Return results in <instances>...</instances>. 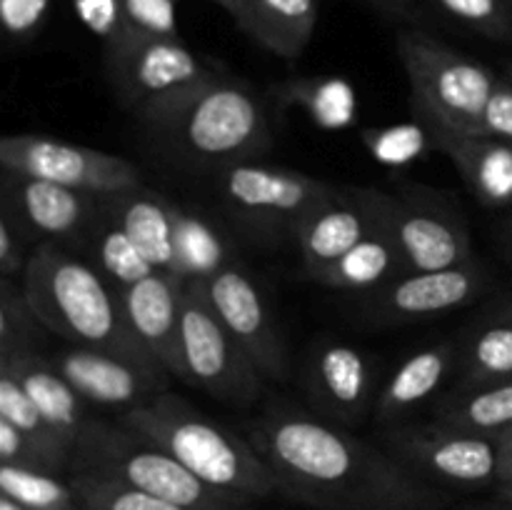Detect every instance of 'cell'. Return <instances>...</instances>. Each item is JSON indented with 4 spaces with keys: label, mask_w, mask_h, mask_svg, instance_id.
I'll return each instance as SVG.
<instances>
[{
    "label": "cell",
    "mask_w": 512,
    "mask_h": 510,
    "mask_svg": "<svg viewBox=\"0 0 512 510\" xmlns=\"http://www.w3.org/2000/svg\"><path fill=\"white\" fill-rule=\"evenodd\" d=\"M280 493L313 510H443L448 495L333 420L268 410L248 430Z\"/></svg>",
    "instance_id": "cell-1"
},
{
    "label": "cell",
    "mask_w": 512,
    "mask_h": 510,
    "mask_svg": "<svg viewBox=\"0 0 512 510\" xmlns=\"http://www.w3.org/2000/svg\"><path fill=\"white\" fill-rule=\"evenodd\" d=\"M140 120L180 158L215 170L258 160L273 145L270 115L258 90L220 73Z\"/></svg>",
    "instance_id": "cell-2"
},
{
    "label": "cell",
    "mask_w": 512,
    "mask_h": 510,
    "mask_svg": "<svg viewBox=\"0 0 512 510\" xmlns=\"http://www.w3.org/2000/svg\"><path fill=\"white\" fill-rule=\"evenodd\" d=\"M20 288L50 333L73 345L153 358L130 330L120 290L83 255L60 243H43L30 253Z\"/></svg>",
    "instance_id": "cell-3"
},
{
    "label": "cell",
    "mask_w": 512,
    "mask_h": 510,
    "mask_svg": "<svg viewBox=\"0 0 512 510\" xmlns=\"http://www.w3.org/2000/svg\"><path fill=\"white\" fill-rule=\"evenodd\" d=\"M120 423L163 448L213 488L245 500L278 493L273 470L248 438L210 420L170 390L123 413Z\"/></svg>",
    "instance_id": "cell-4"
},
{
    "label": "cell",
    "mask_w": 512,
    "mask_h": 510,
    "mask_svg": "<svg viewBox=\"0 0 512 510\" xmlns=\"http://www.w3.org/2000/svg\"><path fill=\"white\" fill-rule=\"evenodd\" d=\"M70 475L118 480L183 510H248V500L203 483L173 455L123 423L90 420L73 448Z\"/></svg>",
    "instance_id": "cell-5"
},
{
    "label": "cell",
    "mask_w": 512,
    "mask_h": 510,
    "mask_svg": "<svg viewBox=\"0 0 512 510\" xmlns=\"http://www.w3.org/2000/svg\"><path fill=\"white\" fill-rule=\"evenodd\" d=\"M398 58L415 113L430 125V133H480L485 105L500 80L488 65L423 30L398 35Z\"/></svg>",
    "instance_id": "cell-6"
},
{
    "label": "cell",
    "mask_w": 512,
    "mask_h": 510,
    "mask_svg": "<svg viewBox=\"0 0 512 510\" xmlns=\"http://www.w3.org/2000/svg\"><path fill=\"white\" fill-rule=\"evenodd\" d=\"M180 363V380L225 403L248 405L263 390L265 378L218 318L200 280H185Z\"/></svg>",
    "instance_id": "cell-7"
},
{
    "label": "cell",
    "mask_w": 512,
    "mask_h": 510,
    "mask_svg": "<svg viewBox=\"0 0 512 510\" xmlns=\"http://www.w3.org/2000/svg\"><path fill=\"white\" fill-rule=\"evenodd\" d=\"M105 65L118 100L138 118L218 73L183 38L135 33L105 48Z\"/></svg>",
    "instance_id": "cell-8"
},
{
    "label": "cell",
    "mask_w": 512,
    "mask_h": 510,
    "mask_svg": "<svg viewBox=\"0 0 512 510\" xmlns=\"http://www.w3.org/2000/svg\"><path fill=\"white\" fill-rule=\"evenodd\" d=\"M333 185L293 168L243 160L218 170V195L225 208L258 233L288 230L305 218L313 205L333 193Z\"/></svg>",
    "instance_id": "cell-9"
},
{
    "label": "cell",
    "mask_w": 512,
    "mask_h": 510,
    "mask_svg": "<svg viewBox=\"0 0 512 510\" xmlns=\"http://www.w3.org/2000/svg\"><path fill=\"white\" fill-rule=\"evenodd\" d=\"M385 445L393 458L435 488L445 485L483 490L498 485L500 438L468 433L433 420L430 425L393 428Z\"/></svg>",
    "instance_id": "cell-10"
},
{
    "label": "cell",
    "mask_w": 512,
    "mask_h": 510,
    "mask_svg": "<svg viewBox=\"0 0 512 510\" xmlns=\"http://www.w3.org/2000/svg\"><path fill=\"white\" fill-rule=\"evenodd\" d=\"M0 168L5 173L50 180L98 198L143 183L140 170L123 155L35 133L5 135L0 140Z\"/></svg>",
    "instance_id": "cell-11"
},
{
    "label": "cell",
    "mask_w": 512,
    "mask_h": 510,
    "mask_svg": "<svg viewBox=\"0 0 512 510\" xmlns=\"http://www.w3.org/2000/svg\"><path fill=\"white\" fill-rule=\"evenodd\" d=\"M415 188L405 198L383 193V218L408 270H443L465 265L473 258V243L458 210L435 193Z\"/></svg>",
    "instance_id": "cell-12"
},
{
    "label": "cell",
    "mask_w": 512,
    "mask_h": 510,
    "mask_svg": "<svg viewBox=\"0 0 512 510\" xmlns=\"http://www.w3.org/2000/svg\"><path fill=\"white\" fill-rule=\"evenodd\" d=\"M48 358L85 403L123 408L125 413L165 393L173 378L155 358H138L108 348L73 345Z\"/></svg>",
    "instance_id": "cell-13"
},
{
    "label": "cell",
    "mask_w": 512,
    "mask_h": 510,
    "mask_svg": "<svg viewBox=\"0 0 512 510\" xmlns=\"http://www.w3.org/2000/svg\"><path fill=\"white\" fill-rule=\"evenodd\" d=\"M210 305L268 380L288 378L290 355L253 275L235 260L203 283Z\"/></svg>",
    "instance_id": "cell-14"
},
{
    "label": "cell",
    "mask_w": 512,
    "mask_h": 510,
    "mask_svg": "<svg viewBox=\"0 0 512 510\" xmlns=\"http://www.w3.org/2000/svg\"><path fill=\"white\" fill-rule=\"evenodd\" d=\"M3 205L18 218L25 233L40 235L45 243L80 240L85 245L103 213V198L98 195L5 170Z\"/></svg>",
    "instance_id": "cell-15"
},
{
    "label": "cell",
    "mask_w": 512,
    "mask_h": 510,
    "mask_svg": "<svg viewBox=\"0 0 512 510\" xmlns=\"http://www.w3.org/2000/svg\"><path fill=\"white\" fill-rule=\"evenodd\" d=\"M375 220V188L333 190L313 205L293 230L308 278L320 275L353 250L373 230Z\"/></svg>",
    "instance_id": "cell-16"
},
{
    "label": "cell",
    "mask_w": 512,
    "mask_h": 510,
    "mask_svg": "<svg viewBox=\"0 0 512 510\" xmlns=\"http://www.w3.org/2000/svg\"><path fill=\"white\" fill-rule=\"evenodd\" d=\"M488 275L478 260L443 270H405L385 288L370 293L383 320H420L465 308L483 293Z\"/></svg>",
    "instance_id": "cell-17"
},
{
    "label": "cell",
    "mask_w": 512,
    "mask_h": 510,
    "mask_svg": "<svg viewBox=\"0 0 512 510\" xmlns=\"http://www.w3.org/2000/svg\"><path fill=\"white\" fill-rule=\"evenodd\" d=\"M305 390L328 420L360 423L373 403V365L355 345L323 340L308 358Z\"/></svg>",
    "instance_id": "cell-18"
},
{
    "label": "cell",
    "mask_w": 512,
    "mask_h": 510,
    "mask_svg": "<svg viewBox=\"0 0 512 510\" xmlns=\"http://www.w3.org/2000/svg\"><path fill=\"white\" fill-rule=\"evenodd\" d=\"M185 280L153 270L130 288L120 290L125 318L135 338L173 378H183L180 363V325H183Z\"/></svg>",
    "instance_id": "cell-19"
},
{
    "label": "cell",
    "mask_w": 512,
    "mask_h": 510,
    "mask_svg": "<svg viewBox=\"0 0 512 510\" xmlns=\"http://www.w3.org/2000/svg\"><path fill=\"white\" fill-rule=\"evenodd\" d=\"M103 208L128 233L155 270L178 275V203L140 183L135 188L105 195Z\"/></svg>",
    "instance_id": "cell-20"
},
{
    "label": "cell",
    "mask_w": 512,
    "mask_h": 510,
    "mask_svg": "<svg viewBox=\"0 0 512 510\" xmlns=\"http://www.w3.org/2000/svg\"><path fill=\"white\" fill-rule=\"evenodd\" d=\"M0 370L18 380L20 388L38 405V410L53 425L55 433L70 448H75V443L93 418L85 408L88 403L80 398V393L68 383V378L55 368L53 360L43 358L35 350H23V353L0 355Z\"/></svg>",
    "instance_id": "cell-21"
},
{
    "label": "cell",
    "mask_w": 512,
    "mask_h": 510,
    "mask_svg": "<svg viewBox=\"0 0 512 510\" xmlns=\"http://www.w3.org/2000/svg\"><path fill=\"white\" fill-rule=\"evenodd\" d=\"M435 145L453 160L470 193L488 208L512 205V145L483 133L435 130Z\"/></svg>",
    "instance_id": "cell-22"
},
{
    "label": "cell",
    "mask_w": 512,
    "mask_h": 510,
    "mask_svg": "<svg viewBox=\"0 0 512 510\" xmlns=\"http://www.w3.org/2000/svg\"><path fill=\"white\" fill-rule=\"evenodd\" d=\"M380 195H383V190H375L378 220H375L373 230L353 250H348L343 258L335 260L330 268L315 275L313 280H318L320 285H328V288L348 290V293H375L408 270L383 218Z\"/></svg>",
    "instance_id": "cell-23"
},
{
    "label": "cell",
    "mask_w": 512,
    "mask_h": 510,
    "mask_svg": "<svg viewBox=\"0 0 512 510\" xmlns=\"http://www.w3.org/2000/svg\"><path fill=\"white\" fill-rule=\"evenodd\" d=\"M455 355H458V350L450 340L415 350L410 358H405L395 368V373L390 375L388 383L375 398V418L388 425L408 418L418 405H423L425 400L438 393L440 385L450 375Z\"/></svg>",
    "instance_id": "cell-24"
},
{
    "label": "cell",
    "mask_w": 512,
    "mask_h": 510,
    "mask_svg": "<svg viewBox=\"0 0 512 510\" xmlns=\"http://www.w3.org/2000/svg\"><path fill=\"white\" fill-rule=\"evenodd\" d=\"M235 25L283 60H298L318 25V0H245Z\"/></svg>",
    "instance_id": "cell-25"
},
{
    "label": "cell",
    "mask_w": 512,
    "mask_h": 510,
    "mask_svg": "<svg viewBox=\"0 0 512 510\" xmlns=\"http://www.w3.org/2000/svg\"><path fill=\"white\" fill-rule=\"evenodd\" d=\"M435 420L468 433L503 438L512 428V380L450 393L438 405Z\"/></svg>",
    "instance_id": "cell-26"
},
{
    "label": "cell",
    "mask_w": 512,
    "mask_h": 510,
    "mask_svg": "<svg viewBox=\"0 0 512 510\" xmlns=\"http://www.w3.org/2000/svg\"><path fill=\"white\" fill-rule=\"evenodd\" d=\"M178 278L205 283L223 268L235 263L228 238L205 215L178 205Z\"/></svg>",
    "instance_id": "cell-27"
},
{
    "label": "cell",
    "mask_w": 512,
    "mask_h": 510,
    "mask_svg": "<svg viewBox=\"0 0 512 510\" xmlns=\"http://www.w3.org/2000/svg\"><path fill=\"white\" fill-rule=\"evenodd\" d=\"M85 248H88L90 263L115 290L130 288L155 270L140 253L138 245L128 238V233L105 213V208L95 228L90 230Z\"/></svg>",
    "instance_id": "cell-28"
},
{
    "label": "cell",
    "mask_w": 512,
    "mask_h": 510,
    "mask_svg": "<svg viewBox=\"0 0 512 510\" xmlns=\"http://www.w3.org/2000/svg\"><path fill=\"white\" fill-rule=\"evenodd\" d=\"M512 380V313L488 320L470 335L463 350L460 388Z\"/></svg>",
    "instance_id": "cell-29"
},
{
    "label": "cell",
    "mask_w": 512,
    "mask_h": 510,
    "mask_svg": "<svg viewBox=\"0 0 512 510\" xmlns=\"http://www.w3.org/2000/svg\"><path fill=\"white\" fill-rule=\"evenodd\" d=\"M0 495H8L25 510H80L70 480L48 470L0 463Z\"/></svg>",
    "instance_id": "cell-30"
},
{
    "label": "cell",
    "mask_w": 512,
    "mask_h": 510,
    "mask_svg": "<svg viewBox=\"0 0 512 510\" xmlns=\"http://www.w3.org/2000/svg\"><path fill=\"white\" fill-rule=\"evenodd\" d=\"M0 418H5L15 428L23 430L40 448L48 450L65 470H70L73 448L55 433L53 425L38 410V405L28 398V393L20 388L18 380L10 373H5V370H0Z\"/></svg>",
    "instance_id": "cell-31"
},
{
    "label": "cell",
    "mask_w": 512,
    "mask_h": 510,
    "mask_svg": "<svg viewBox=\"0 0 512 510\" xmlns=\"http://www.w3.org/2000/svg\"><path fill=\"white\" fill-rule=\"evenodd\" d=\"M80 510H183L133 485L98 475H70Z\"/></svg>",
    "instance_id": "cell-32"
},
{
    "label": "cell",
    "mask_w": 512,
    "mask_h": 510,
    "mask_svg": "<svg viewBox=\"0 0 512 510\" xmlns=\"http://www.w3.org/2000/svg\"><path fill=\"white\" fill-rule=\"evenodd\" d=\"M288 98L303 105L315 123L325 128H340L353 120L355 98L353 90L343 80H303L293 83L288 90Z\"/></svg>",
    "instance_id": "cell-33"
},
{
    "label": "cell",
    "mask_w": 512,
    "mask_h": 510,
    "mask_svg": "<svg viewBox=\"0 0 512 510\" xmlns=\"http://www.w3.org/2000/svg\"><path fill=\"white\" fill-rule=\"evenodd\" d=\"M40 328H45L30 308L23 288L13 280H0V355L33 350Z\"/></svg>",
    "instance_id": "cell-34"
},
{
    "label": "cell",
    "mask_w": 512,
    "mask_h": 510,
    "mask_svg": "<svg viewBox=\"0 0 512 510\" xmlns=\"http://www.w3.org/2000/svg\"><path fill=\"white\" fill-rule=\"evenodd\" d=\"M430 3L485 38H512V5L508 0H430Z\"/></svg>",
    "instance_id": "cell-35"
},
{
    "label": "cell",
    "mask_w": 512,
    "mask_h": 510,
    "mask_svg": "<svg viewBox=\"0 0 512 510\" xmlns=\"http://www.w3.org/2000/svg\"><path fill=\"white\" fill-rule=\"evenodd\" d=\"M125 23L135 35L180 38L175 0H123Z\"/></svg>",
    "instance_id": "cell-36"
},
{
    "label": "cell",
    "mask_w": 512,
    "mask_h": 510,
    "mask_svg": "<svg viewBox=\"0 0 512 510\" xmlns=\"http://www.w3.org/2000/svg\"><path fill=\"white\" fill-rule=\"evenodd\" d=\"M75 18L90 30L105 48L128 38L130 30L125 23L123 0H70Z\"/></svg>",
    "instance_id": "cell-37"
},
{
    "label": "cell",
    "mask_w": 512,
    "mask_h": 510,
    "mask_svg": "<svg viewBox=\"0 0 512 510\" xmlns=\"http://www.w3.org/2000/svg\"><path fill=\"white\" fill-rule=\"evenodd\" d=\"M0 463L20 465V468L48 470V473H63V465L53 458L45 448H40L33 438L0 418Z\"/></svg>",
    "instance_id": "cell-38"
},
{
    "label": "cell",
    "mask_w": 512,
    "mask_h": 510,
    "mask_svg": "<svg viewBox=\"0 0 512 510\" xmlns=\"http://www.w3.org/2000/svg\"><path fill=\"white\" fill-rule=\"evenodd\" d=\"M50 0H0V25L13 43H28L43 30Z\"/></svg>",
    "instance_id": "cell-39"
},
{
    "label": "cell",
    "mask_w": 512,
    "mask_h": 510,
    "mask_svg": "<svg viewBox=\"0 0 512 510\" xmlns=\"http://www.w3.org/2000/svg\"><path fill=\"white\" fill-rule=\"evenodd\" d=\"M363 140L380 163H408L423 153L425 133H420L418 128L365 130Z\"/></svg>",
    "instance_id": "cell-40"
},
{
    "label": "cell",
    "mask_w": 512,
    "mask_h": 510,
    "mask_svg": "<svg viewBox=\"0 0 512 510\" xmlns=\"http://www.w3.org/2000/svg\"><path fill=\"white\" fill-rule=\"evenodd\" d=\"M23 233L18 218L10 213L8 208H0V275L8 280L23 278L25 268H28L30 255H25Z\"/></svg>",
    "instance_id": "cell-41"
},
{
    "label": "cell",
    "mask_w": 512,
    "mask_h": 510,
    "mask_svg": "<svg viewBox=\"0 0 512 510\" xmlns=\"http://www.w3.org/2000/svg\"><path fill=\"white\" fill-rule=\"evenodd\" d=\"M480 133L512 145V80H498L488 105H485Z\"/></svg>",
    "instance_id": "cell-42"
},
{
    "label": "cell",
    "mask_w": 512,
    "mask_h": 510,
    "mask_svg": "<svg viewBox=\"0 0 512 510\" xmlns=\"http://www.w3.org/2000/svg\"><path fill=\"white\" fill-rule=\"evenodd\" d=\"M512 480V438H500V475L498 483Z\"/></svg>",
    "instance_id": "cell-43"
},
{
    "label": "cell",
    "mask_w": 512,
    "mask_h": 510,
    "mask_svg": "<svg viewBox=\"0 0 512 510\" xmlns=\"http://www.w3.org/2000/svg\"><path fill=\"white\" fill-rule=\"evenodd\" d=\"M380 5H385V8L395 10V13H408V10H413L415 5L423 3V0H378Z\"/></svg>",
    "instance_id": "cell-44"
},
{
    "label": "cell",
    "mask_w": 512,
    "mask_h": 510,
    "mask_svg": "<svg viewBox=\"0 0 512 510\" xmlns=\"http://www.w3.org/2000/svg\"><path fill=\"white\" fill-rule=\"evenodd\" d=\"M495 500H503V503H512V480H510V483H498V485H495Z\"/></svg>",
    "instance_id": "cell-45"
},
{
    "label": "cell",
    "mask_w": 512,
    "mask_h": 510,
    "mask_svg": "<svg viewBox=\"0 0 512 510\" xmlns=\"http://www.w3.org/2000/svg\"><path fill=\"white\" fill-rule=\"evenodd\" d=\"M205 3L218 5V8H223L230 18H235V13H238V0H205Z\"/></svg>",
    "instance_id": "cell-46"
},
{
    "label": "cell",
    "mask_w": 512,
    "mask_h": 510,
    "mask_svg": "<svg viewBox=\"0 0 512 510\" xmlns=\"http://www.w3.org/2000/svg\"><path fill=\"white\" fill-rule=\"evenodd\" d=\"M0 510H25V508L20 503H15L13 498H8V495H0Z\"/></svg>",
    "instance_id": "cell-47"
},
{
    "label": "cell",
    "mask_w": 512,
    "mask_h": 510,
    "mask_svg": "<svg viewBox=\"0 0 512 510\" xmlns=\"http://www.w3.org/2000/svg\"><path fill=\"white\" fill-rule=\"evenodd\" d=\"M475 510H512V503H503V500H493V503L483 505V508H475Z\"/></svg>",
    "instance_id": "cell-48"
},
{
    "label": "cell",
    "mask_w": 512,
    "mask_h": 510,
    "mask_svg": "<svg viewBox=\"0 0 512 510\" xmlns=\"http://www.w3.org/2000/svg\"><path fill=\"white\" fill-rule=\"evenodd\" d=\"M243 5H245V0H238V13H235V18H238V15H240V8H243Z\"/></svg>",
    "instance_id": "cell-49"
},
{
    "label": "cell",
    "mask_w": 512,
    "mask_h": 510,
    "mask_svg": "<svg viewBox=\"0 0 512 510\" xmlns=\"http://www.w3.org/2000/svg\"><path fill=\"white\" fill-rule=\"evenodd\" d=\"M505 78H508V80H512V63L508 65V75H505Z\"/></svg>",
    "instance_id": "cell-50"
},
{
    "label": "cell",
    "mask_w": 512,
    "mask_h": 510,
    "mask_svg": "<svg viewBox=\"0 0 512 510\" xmlns=\"http://www.w3.org/2000/svg\"><path fill=\"white\" fill-rule=\"evenodd\" d=\"M508 233H510V238H512V218H510V223H508Z\"/></svg>",
    "instance_id": "cell-51"
},
{
    "label": "cell",
    "mask_w": 512,
    "mask_h": 510,
    "mask_svg": "<svg viewBox=\"0 0 512 510\" xmlns=\"http://www.w3.org/2000/svg\"><path fill=\"white\" fill-rule=\"evenodd\" d=\"M503 438H512V428L508 430V433H505V435H503Z\"/></svg>",
    "instance_id": "cell-52"
},
{
    "label": "cell",
    "mask_w": 512,
    "mask_h": 510,
    "mask_svg": "<svg viewBox=\"0 0 512 510\" xmlns=\"http://www.w3.org/2000/svg\"><path fill=\"white\" fill-rule=\"evenodd\" d=\"M508 3H510V5H512V0H508Z\"/></svg>",
    "instance_id": "cell-53"
}]
</instances>
